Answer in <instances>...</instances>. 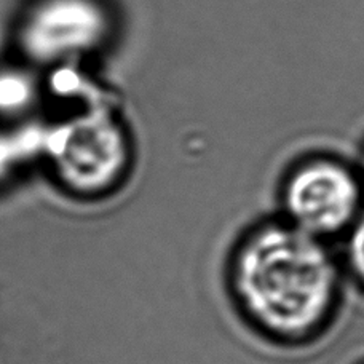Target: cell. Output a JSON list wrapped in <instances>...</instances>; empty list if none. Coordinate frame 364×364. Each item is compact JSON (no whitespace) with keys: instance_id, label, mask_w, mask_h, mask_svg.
<instances>
[{"instance_id":"6","label":"cell","mask_w":364,"mask_h":364,"mask_svg":"<svg viewBox=\"0 0 364 364\" xmlns=\"http://www.w3.org/2000/svg\"><path fill=\"white\" fill-rule=\"evenodd\" d=\"M350 261L355 272L364 279V214L358 223L353 225L352 237H350Z\"/></svg>"},{"instance_id":"1","label":"cell","mask_w":364,"mask_h":364,"mask_svg":"<svg viewBox=\"0 0 364 364\" xmlns=\"http://www.w3.org/2000/svg\"><path fill=\"white\" fill-rule=\"evenodd\" d=\"M237 301L259 328L307 333L333 304L337 277L318 238L296 225H264L240 245L232 265Z\"/></svg>"},{"instance_id":"7","label":"cell","mask_w":364,"mask_h":364,"mask_svg":"<svg viewBox=\"0 0 364 364\" xmlns=\"http://www.w3.org/2000/svg\"><path fill=\"white\" fill-rule=\"evenodd\" d=\"M16 161V151L9 139L0 136V176L9 171V168Z\"/></svg>"},{"instance_id":"2","label":"cell","mask_w":364,"mask_h":364,"mask_svg":"<svg viewBox=\"0 0 364 364\" xmlns=\"http://www.w3.org/2000/svg\"><path fill=\"white\" fill-rule=\"evenodd\" d=\"M58 176L79 193L107 191L125 166V144L109 122L90 119L70 127L53 149Z\"/></svg>"},{"instance_id":"5","label":"cell","mask_w":364,"mask_h":364,"mask_svg":"<svg viewBox=\"0 0 364 364\" xmlns=\"http://www.w3.org/2000/svg\"><path fill=\"white\" fill-rule=\"evenodd\" d=\"M34 87L28 77L19 73H4L0 74V112H16L28 106Z\"/></svg>"},{"instance_id":"4","label":"cell","mask_w":364,"mask_h":364,"mask_svg":"<svg viewBox=\"0 0 364 364\" xmlns=\"http://www.w3.org/2000/svg\"><path fill=\"white\" fill-rule=\"evenodd\" d=\"M107 19L95 0H43L23 28V47L37 61H55L101 41Z\"/></svg>"},{"instance_id":"3","label":"cell","mask_w":364,"mask_h":364,"mask_svg":"<svg viewBox=\"0 0 364 364\" xmlns=\"http://www.w3.org/2000/svg\"><path fill=\"white\" fill-rule=\"evenodd\" d=\"M291 224L314 237L342 230L358 206V187L341 166L315 164L299 171L286 188Z\"/></svg>"}]
</instances>
